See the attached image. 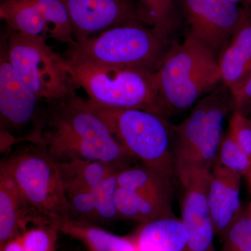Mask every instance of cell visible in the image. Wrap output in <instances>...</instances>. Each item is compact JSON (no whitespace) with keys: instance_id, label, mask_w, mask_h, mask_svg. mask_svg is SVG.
Instances as JSON below:
<instances>
[{"instance_id":"44dd1931","label":"cell","mask_w":251,"mask_h":251,"mask_svg":"<svg viewBox=\"0 0 251 251\" xmlns=\"http://www.w3.org/2000/svg\"><path fill=\"white\" fill-rule=\"evenodd\" d=\"M140 22L171 38L183 21L180 0H133Z\"/></svg>"},{"instance_id":"e0dca14e","label":"cell","mask_w":251,"mask_h":251,"mask_svg":"<svg viewBox=\"0 0 251 251\" xmlns=\"http://www.w3.org/2000/svg\"><path fill=\"white\" fill-rule=\"evenodd\" d=\"M130 236L138 251H184L188 231L182 220L174 216L140 224Z\"/></svg>"},{"instance_id":"7c38bea8","label":"cell","mask_w":251,"mask_h":251,"mask_svg":"<svg viewBox=\"0 0 251 251\" xmlns=\"http://www.w3.org/2000/svg\"><path fill=\"white\" fill-rule=\"evenodd\" d=\"M188 34L201 41L219 59L244 13L229 0H180Z\"/></svg>"},{"instance_id":"5bb4252c","label":"cell","mask_w":251,"mask_h":251,"mask_svg":"<svg viewBox=\"0 0 251 251\" xmlns=\"http://www.w3.org/2000/svg\"><path fill=\"white\" fill-rule=\"evenodd\" d=\"M242 177L219 165L214 164L211 171L206 201L216 237L221 243L243 207L240 201Z\"/></svg>"},{"instance_id":"30bf717a","label":"cell","mask_w":251,"mask_h":251,"mask_svg":"<svg viewBox=\"0 0 251 251\" xmlns=\"http://www.w3.org/2000/svg\"><path fill=\"white\" fill-rule=\"evenodd\" d=\"M0 18L11 30L69 46L75 42L63 0H1Z\"/></svg>"},{"instance_id":"5b68a950","label":"cell","mask_w":251,"mask_h":251,"mask_svg":"<svg viewBox=\"0 0 251 251\" xmlns=\"http://www.w3.org/2000/svg\"><path fill=\"white\" fill-rule=\"evenodd\" d=\"M88 101L127 152L144 166L173 178L171 126L166 119L142 109L109 108Z\"/></svg>"},{"instance_id":"603a6c76","label":"cell","mask_w":251,"mask_h":251,"mask_svg":"<svg viewBox=\"0 0 251 251\" xmlns=\"http://www.w3.org/2000/svg\"><path fill=\"white\" fill-rule=\"evenodd\" d=\"M62 179L68 201L74 211V219L92 224L98 222L92 190L77 180Z\"/></svg>"},{"instance_id":"52a82bcc","label":"cell","mask_w":251,"mask_h":251,"mask_svg":"<svg viewBox=\"0 0 251 251\" xmlns=\"http://www.w3.org/2000/svg\"><path fill=\"white\" fill-rule=\"evenodd\" d=\"M233 110L230 92L221 83L195 104L184 121L172 126L175 168L194 166L211 171L224 138L225 118Z\"/></svg>"},{"instance_id":"83f0119b","label":"cell","mask_w":251,"mask_h":251,"mask_svg":"<svg viewBox=\"0 0 251 251\" xmlns=\"http://www.w3.org/2000/svg\"><path fill=\"white\" fill-rule=\"evenodd\" d=\"M232 139L251 158V122L250 118L238 110H232L227 131Z\"/></svg>"},{"instance_id":"ac0fdd59","label":"cell","mask_w":251,"mask_h":251,"mask_svg":"<svg viewBox=\"0 0 251 251\" xmlns=\"http://www.w3.org/2000/svg\"><path fill=\"white\" fill-rule=\"evenodd\" d=\"M59 232L82 242L88 251H138L131 236L120 237L95 224L74 219L52 221Z\"/></svg>"},{"instance_id":"e575fe53","label":"cell","mask_w":251,"mask_h":251,"mask_svg":"<svg viewBox=\"0 0 251 251\" xmlns=\"http://www.w3.org/2000/svg\"></svg>"},{"instance_id":"9c48e42d","label":"cell","mask_w":251,"mask_h":251,"mask_svg":"<svg viewBox=\"0 0 251 251\" xmlns=\"http://www.w3.org/2000/svg\"><path fill=\"white\" fill-rule=\"evenodd\" d=\"M39 99L20 78L10 62L6 44L0 45V133L1 151L9 152L31 134L42 111ZM27 138L25 140V143Z\"/></svg>"},{"instance_id":"1f68e13d","label":"cell","mask_w":251,"mask_h":251,"mask_svg":"<svg viewBox=\"0 0 251 251\" xmlns=\"http://www.w3.org/2000/svg\"><path fill=\"white\" fill-rule=\"evenodd\" d=\"M245 176L246 179H247L248 186H249V191H250L251 194V166Z\"/></svg>"},{"instance_id":"8992f818","label":"cell","mask_w":251,"mask_h":251,"mask_svg":"<svg viewBox=\"0 0 251 251\" xmlns=\"http://www.w3.org/2000/svg\"><path fill=\"white\" fill-rule=\"evenodd\" d=\"M1 160L31 207L51 223L74 219L57 163L35 144H18Z\"/></svg>"},{"instance_id":"4fadbf2b","label":"cell","mask_w":251,"mask_h":251,"mask_svg":"<svg viewBox=\"0 0 251 251\" xmlns=\"http://www.w3.org/2000/svg\"><path fill=\"white\" fill-rule=\"evenodd\" d=\"M75 41L130 23H141L133 0H63Z\"/></svg>"},{"instance_id":"d6986e66","label":"cell","mask_w":251,"mask_h":251,"mask_svg":"<svg viewBox=\"0 0 251 251\" xmlns=\"http://www.w3.org/2000/svg\"><path fill=\"white\" fill-rule=\"evenodd\" d=\"M115 202L120 219L131 220L140 224L175 216L172 201L120 186L115 193Z\"/></svg>"},{"instance_id":"836d02e7","label":"cell","mask_w":251,"mask_h":251,"mask_svg":"<svg viewBox=\"0 0 251 251\" xmlns=\"http://www.w3.org/2000/svg\"><path fill=\"white\" fill-rule=\"evenodd\" d=\"M249 118H250L251 122V116H249Z\"/></svg>"},{"instance_id":"ffe728a7","label":"cell","mask_w":251,"mask_h":251,"mask_svg":"<svg viewBox=\"0 0 251 251\" xmlns=\"http://www.w3.org/2000/svg\"><path fill=\"white\" fill-rule=\"evenodd\" d=\"M117 184L126 189L173 201V178L143 164L120 170Z\"/></svg>"},{"instance_id":"277c9868","label":"cell","mask_w":251,"mask_h":251,"mask_svg":"<svg viewBox=\"0 0 251 251\" xmlns=\"http://www.w3.org/2000/svg\"><path fill=\"white\" fill-rule=\"evenodd\" d=\"M172 44L171 38L154 28L130 23L75 41L64 57L156 72Z\"/></svg>"},{"instance_id":"9a60e30c","label":"cell","mask_w":251,"mask_h":251,"mask_svg":"<svg viewBox=\"0 0 251 251\" xmlns=\"http://www.w3.org/2000/svg\"><path fill=\"white\" fill-rule=\"evenodd\" d=\"M49 220L41 216L27 202L6 166L0 164V249L26 229L28 223Z\"/></svg>"},{"instance_id":"4316f807","label":"cell","mask_w":251,"mask_h":251,"mask_svg":"<svg viewBox=\"0 0 251 251\" xmlns=\"http://www.w3.org/2000/svg\"><path fill=\"white\" fill-rule=\"evenodd\" d=\"M57 232L52 223H40L19 236L26 251H55Z\"/></svg>"},{"instance_id":"3957f363","label":"cell","mask_w":251,"mask_h":251,"mask_svg":"<svg viewBox=\"0 0 251 251\" xmlns=\"http://www.w3.org/2000/svg\"><path fill=\"white\" fill-rule=\"evenodd\" d=\"M156 76L169 116L195 105L222 83L217 57L189 34L181 44L173 43Z\"/></svg>"},{"instance_id":"8fae6325","label":"cell","mask_w":251,"mask_h":251,"mask_svg":"<svg viewBox=\"0 0 251 251\" xmlns=\"http://www.w3.org/2000/svg\"><path fill=\"white\" fill-rule=\"evenodd\" d=\"M211 171L194 166L175 168V176L181 188V220L188 231L184 251H217L214 245L215 232L206 201Z\"/></svg>"},{"instance_id":"ba28073f","label":"cell","mask_w":251,"mask_h":251,"mask_svg":"<svg viewBox=\"0 0 251 251\" xmlns=\"http://www.w3.org/2000/svg\"><path fill=\"white\" fill-rule=\"evenodd\" d=\"M1 37L15 72L41 100L59 101L77 94L78 88L68 72L65 58L48 40L7 27Z\"/></svg>"},{"instance_id":"f546056e","label":"cell","mask_w":251,"mask_h":251,"mask_svg":"<svg viewBox=\"0 0 251 251\" xmlns=\"http://www.w3.org/2000/svg\"><path fill=\"white\" fill-rule=\"evenodd\" d=\"M24 246H23L22 240L18 235L12 240L6 243V244L0 249V251H25Z\"/></svg>"},{"instance_id":"484cf974","label":"cell","mask_w":251,"mask_h":251,"mask_svg":"<svg viewBox=\"0 0 251 251\" xmlns=\"http://www.w3.org/2000/svg\"><path fill=\"white\" fill-rule=\"evenodd\" d=\"M119 171H114L100 186L92 191L99 221H110L120 219L115 202V193L118 188L117 173Z\"/></svg>"},{"instance_id":"d4e9b609","label":"cell","mask_w":251,"mask_h":251,"mask_svg":"<svg viewBox=\"0 0 251 251\" xmlns=\"http://www.w3.org/2000/svg\"><path fill=\"white\" fill-rule=\"evenodd\" d=\"M214 164L245 176L251 166V158L227 133L223 138Z\"/></svg>"},{"instance_id":"4dcf8cb0","label":"cell","mask_w":251,"mask_h":251,"mask_svg":"<svg viewBox=\"0 0 251 251\" xmlns=\"http://www.w3.org/2000/svg\"><path fill=\"white\" fill-rule=\"evenodd\" d=\"M234 4L245 7V6H251V0H229Z\"/></svg>"},{"instance_id":"cb8c5ba5","label":"cell","mask_w":251,"mask_h":251,"mask_svg":"<svg viewBox=\"0 0 251 251\" xmlns=\"http://www.w3.org/2000/svg\"><path fill=\"white\" fill-rule=\"evenodd\" d=\"M219 251H251V214L243 206L223 239Z\"/></svg>"},{"instance_id":"2e32d148","label":"cell","mask_w":251,"mask_h":251,"mask_svg":"<svg viewBox=\"0 0 251 251\" xmlns=\"http://www.w3.org/2000/svg\"><path fill=\"white\" fill-rule=\"evenodd\" d=\"M218 62L222 83L229 90L251 74V6L244 7L242 17Z\"/></svg>"},{"instance_id":"6da1fadb","label":"cell","mask_w":251,"mask_h":251,"mask_svg":"<svg viewBox=\"0 0 251 251\" xmlns=\"http://www.w3.org/2000/svg\"><path fill=\"white\" fill-rule=\"evenodd\" d=\"M25 143L43 147L57 163L99 161L122 170L135 160L92 110L88 100L77 94L46 102Z\"/></svg>"},{"instance_id":"7a4b0ae2","label":"cell","mask_w":251,"mask_h":251,"mask_svg":"<svg viewBox=\"0 0 251 251\" xmlns=\"http://www.w3.org/2000/svg\"><path fill=\"white\" fill-rule=\"evenodd\" d=\"M65 59L73 80L77 88L85 91L91 101L109 108L142 109L166 120L169 117L156 72Z\"/></svg>"},{"instance_id":"f1b7e54d","label":"cell","mask_w":251,"mask_h":251,"mask_svg":"<svg viewBox=\"0 0 251 251\" xmlns=\"http://www.w3.org/2000/svg\"><path fill=\"white\" fill-rule=\"evenodd\" d=\"M234 110L251 115V74L239 85L229 90Z\"/></svg>"},{"instance_id":"7402d4cb","label":"cell","mask_w":251,"mask_h":251,"mask_svg":"<svg viewBox=\"0 0 251 251\" xmlns=\"http://www.w3.org/2000/svg\"><path fill=\"white\" fill-rule=\"evenodd\" d=\"M62 178L80 181L87 187L96 189L104 180L118 168L99 161H74L66 163H57Z\"/></svg>"},{"instance_id":"d6a6232c","label":"cell","mask_w":251,"mask_h":251,"mask_svg":"<svg viewBox=\"0 0 251 251\" xmlns=\"http://www.w3.org/2000/svg\"><path fill=\"white\" fill-rule=\"evenodd\" d=\"M248 209H249V211H250L251 214V202L249 204V206H247Z\"/></svg>"}]
</instances>
